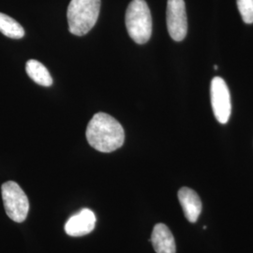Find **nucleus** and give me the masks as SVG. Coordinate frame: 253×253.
<instances>
[{"label": "nucleus", "instance_id": "1", "mask_svg": "<svg viewBox=\"0 0 253 253\" xmlns=\"http://www.w3.org/2000/svg\"><path fill=\"white\" fill-rule=\"evenodd\" d=\"M88 144L102 153L114 152L125 142V131L116 118L98 113L91 118L85 131Z\"/></svg>", "mask_w": 253, "mask_h": 253}, {"label": "nucleus", "instance_id": "2", "mask_svg": "<svg viewBox=\"0 0 253 253\" xmlns=\"http://www.w3.org/2000/svg\"><path fill=\"white\" fill-rule=\"evenodd\" d=\"M100 10V0H72L67 18L69 30L75 36L87 34L96 25Z\"/></svg>", "mask_w": 253, "mask_h": 253}, {"label": "nucleus", "instance_id": "3", "mask_svg": "<svg viewBox=\"0 0 253 253\" xmlns=\"http://www.w3.org/2000/svg\"><path fill=\"white\" fill-rule=\"evenodd\" d=\"M126 30L138 44L146 43L152 34L151 12L145 0H132L126 11Z\"/></svg>", "mask_w": 253, "mask_h": 253}, {"label": "nucleus", "instance_id": "4", "mask_svg": "<svg viewBox=\"0 0 253 253\" xmlns=\"http://www.w3.org/2000/svg\"><path fill=\"white\" fill-rule=\"evenodd\" d=\"M1 192L8 217L18 223L25 221L29 210V202L24 190L17 183L8 181L2 185Z\"/></svg>", "mask_w": 253, "mask_h": 253}, {"label": "nucleus", "instance_id": "5", "mask_svg": "<svg viewBox=\"0 0 253 253\" xmlns=\"http://www.w3.org/2000/svg\"><path fill=\"white\" fill-rule=\"evenodd\" d=\"M210 96L215 118L220 124H226L231 117L232 103L226 82L221 77H214L212 79Z\"/></svg>", "mask_w": 253, "mask_h": 253}, {"label": "nucleus", "instance_id": "6", "mask_svg": "<svg viewBox=\"0 0 253 253\" xmlns=\"http://www.w3.org/2000/svg\"><path fill=\"white\" fill-rule=\"evenodd\" d=\"M166 17L169 35L175 42L183 41L188 32V20L184 0H168Z\"/></svg>", "mask_w": 253, "mask_h": 253}, {"label": "nucleus", "instance_id": "7", "mask_svg": "<svg viewBox=\"0 0 253 253\" xmlns=\"http://www.w3.org/2000/svg\"><path fill=\"white\" fill-rule=\"evenodd\" d=\"M96 225V216L88 208H84L69 218L65 224L66 234L73 237L88 235Z\"/></svg>", "mask_w": 253, "mask_h": 253}, {"label": "nucleus", "instance_id": "8", "mask_svg": "<svg viewBox=\"0 0 253 253\" xmlns=\"http://www.w3.org/2000/svg\"><path fill=\"white\" fill-rule=\"evenodd\" d=\"M178 199L185 217L191 223L196 222L202 212V202L198 194L190 188L184 187L178 191Z\"/></svg>", "mask_w": 253, "mask_h": 253}, {"label": "nucleus", "instance_id": "9", "mask_svg": "<svg viewBox=\"0 0 253 253\" xmlns=\"http://www.w3.org/2000/svg\"><path fill=\"white\" fill-rule=\"evenodd\" d=\"M150 241L157 253H175L176 246L171 231L163 223L155 225Z\"/></svg>", "mask_w": 253, "mask_h": 253}, {"label": "nucleus", "instance_id": "10", "mask_svg": "<svg viewBox=\"0 0 253 253\" xmlns=\"http://www.w3.org/2000/svg\"><path fill=\"white\" fill-rule=\"evenodd\" d=\"M27 75L32 81L42 86H51L53 84V78L45 66L38 60L30 59L26 64Z\"/></svg>", "mask_w": 253, "mask_h": 253}, {"label": "nucleus", "instance_id": "11", "mask_svg": "<svg viewBox=\"0 0 253 253\" xmlns=\"http://www.w3.org/2000/svg\"><path fill=\"white\" fill-rule=\"evenodd\" d=\"M0 32L5 36L16 40L25 36V30L18 22L2 12H0Z\"/></svg>", "mask_w": 253, "mask_h": 253}, {"label": "nucleus", "instance_id": "12", "mask_svg": "<svg viewBox=\"0 0 253 253\" xmlns=\"http://www.w3.org/2000/svg\"><path fill=\"white\" fill-rule=\"evenodd\" d=\"M237 7L246 24L253 23V0H237Z\"/></svg>", "mask_w": 253, "mask_h": 253}, {"label": "nucleus", "instance_id": "13", "mask_svg": "<svg viewBox=\"0 0 253 253\" xmlns=\"http://www.w3.org/2000/svg\"><path fill=\"white\" fill-rule=\"evenodd\" d=\"M214 69H215V70H217V66H216V65H215V66H214Z\"/></svg>", "mask_w": 253, "mask_h": 253}]
</instances>
